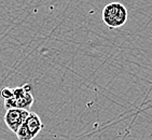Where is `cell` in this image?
Returning a JSON list of instances; mask_svg holds the SVG:
<instances>
[{"mask_svg":"<svg viewBox=\"0 0 152 140\" xmlns=\"http://www.w3.org/2000/svg\"><path fill=\"white\" fill-rule=\"evenodd\" d=\"M28 114H29V111L24 110V109H18V108L8 109L6 114H4V122H6L7 126L12 131L16 133L18 129L20 128V126L27 119Z\"/></svg>","mask_w":152,"mask_h":140,"instance_id":"cell-4","label":"cell"},{"mask_svg":"<svg viewBox=\"0 0 152 140\" xmlns=\"http://www.w3.org/2000/svg\"><path fill=\"white\" fill-rule=\"evenodd\" d=\"M127 10L120 2H110L102 9V22L109 28H119L125 25Z\"/></svg>","mask_w":152,"mask_h":140,"instance_id":"cell-1","label":"cell"},{"mask_svg":"<svg viewBox=\"0 0 152 140\" xmlns=\"http://www.w3.org/2000/svg\"><path fill=\"white\" fill-rule=\"evenodd\" d=\"M31 88L29 84H26L22 88H13V96L9 99L4 100L6 109H24L29 111L30 107L34 104V96L31 95Z\"/></svg>","mask_w":152,"mask_h":140,"instance_id":"cell-2","label":"cell"},{"mask_svg":"<svg viewBox=\"0 0 152 140\" xmlns=\"http://www.w3.org/2000/svg\"><path fill=\"white\" fill-rule=\"evenodd\" d=\"M43 127L44 125L41 122L38 114L35 112H29L27 119L24 121L15 134L18 140H32L37 137V135L42 131Z\"/></svg>","mask_w":152,"mask_h":140,"instance_id":"cell-3","label":"cell"},{"mask_svg":"<svg viewBox=\"0 0 152 140\" xmlns=\"http://www.w3.org/2000/svg\"><path fill=\"white\" fill-rule=\"evenodd\" d=\"M12 96H13V88H3L2 90H0V97H1L3 100L9 99V98H11Z\"/></svg>","mask_w":152,"mask_h":140,"instance_id":"cell-5","label":"cell"}]
</instances>
